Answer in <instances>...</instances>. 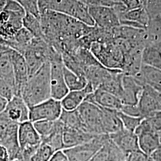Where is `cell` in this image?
<instances>
[{
  "instance_id": "cell-24",
  "label": "cell",
  "mask_w": 161,
  "mask_h": 161,
  "mask_svg": "<svg viewBox=\"0 0 161 161\" xmlns=\"http://www.w3.org/2000/svg\"><path fill=\"white\" fill-rule=\"evenodd\" d=\"M136 136L138 138L139 149L147 155H150L161 144L158 132L154 130L143 131Z\"/></svg>"
},
{
  "instance_id": "cell-42",
  "label": "cell",
  "mask_w": 161,
  "mask_h": 161,
  "mask_svg": "<svg viewBox=\"0 0 161 161\" xmlns=\"http://www.w3.org/2000/svg\"><path fill=\"white\" fill-rule=\"evenodd\" d=\"M115 1H119L127 8V12L132 9L136 8L143 6L140 0H114Z\"/></svg>"
},
{
  "instance_id": "cell-17",
  "label": "cell",
  "mask_w": 161,
  "mask_h": 161,
  "mask_svg": "<svg viewBox=\"0 0 161 161\" xmlns=\"http://www.w3.org/2000/svg\"><path fill=\"white\" fill-rule=\"evenodd\" d=\"M126 155L109 137L90 161H124Z\"/></svg>"
},
{
  "instance_id": "cell-18",
  "label": "cell",
  "mask_w": 161,
  "mask_h": 161,
  "mask_svg": "<svg viewBox=\"0 0 161 161\" xmlns=\"http://www.w3.org/2000/svg\"><path fill=\"white\" fill-rule=\"evenodd\" d=\"M97 136L80 130L65 127L63 133L64 149L86 143Z\"/></svg>"
},
{
  "instance_id": "cell-5",
  "label": "cell",
  "mask_w": 161,
  "mask_h": 161,
  "mask_svg": "<svg viewBox=\"0 0 161 161\" xmlns=\"http://www.w3.org/2000/svg\"><path fill=\"white\" fill-rule=\"evenodd\" d=\"M18 127L19 124L12 122L3 111L0 113V145L7 150L11 161L17 158L20 150Z\"/></svg>"
},
{
  "instance_id": "cell-46",
  "label": "cell",
  "mask_w": 161,
  "mask_h": 161,
  "mask_svg": "<svg viewBox=\"0 0 161 161\" xmlns=\"http://www.w3.org/2000/svg\"><path fill=\"white\" fill-rule=\"evenodd\" d=\"M7 102L4 98L0 97V113L5 108Z\"/></svg>"
},
{
  "instance_id": "cell-16",
  "label": "cell",
  "mask_w": 161,
  "mask_h": 161,
  "mask_svg": "<svg viewBox=\"0 0 161 161\" xmlns=\"http://www.w3.org/2000/svg\"><path fill=\"white\" fill-rule=\"evenodd\" d=\"M109 136L125 155L139 149L138 138L134 132L124 128L118 132L110 134Z\"/></svg>"
},
{
  "instance_id": "cell-7",
  "label": "cell",
  "mask_w": 161,
  "mask_h": 161,
  "mask_svg": "<svg viewBox=\"0 0 161 161\" xmlns=\"http://www.w3.org/2000/svg\"><path fill=\"white\" fill-rule=\"evenodd\" d=\"M109 137L108 134H99L86 143L63 151L70 161H90Z\"/></svg>"
},
{
  "instance_id": "cell-40",
  "label": "cell",
  "mask_w": 161,
  "mask_h": 161,
  "mask_svg": "<svg viewBox=\"0 0 161 161\" xmlns=\"http://www.w3.org/2000/svg\"><path fill=\"white\" fill-rule=\"evenodd\" d=\"M122 113L129 116L135 117H142L140 111L138 109L137 104L136 105H125L123 104L121 109L119 110Z\"/></svg>"
},
{
  "instance_id": "cell-47",
  "label": "cell",
  "mask_w": 161,
  "mask_h": 161,
  "mask_svg": "<svg viewBox=\"0 0 161 161\" xmlns=\"http://www.w3.org/2000/svg\"><path fill=\"white\" fill-rule=\"evenodd\" d=\"M158 135H159V140H160V143L161 144V131L158 132Z\"/></svg>"
},
{
  "instance_id": "cell-31",
  "label": "cell",
  "mask_w": 161,
  "mask_h": 161,
  "mask_svg": "<svg viewBox=\"0 0 161 161\" xmlns=\"http://www.w3.org/2000/svg\"><path fill=\"white\" fill-rule=\"evenodd\" d=\"M23 27L27 29L35 38H43L40 19L26 13L23 19Z\"/></svg>"
},
{
  "instance_id": "cell-10",
  "label": "cell",
  "mask_w": 161,
  "mask_h": 161,
  "mask_svg": "<svg viewBox=\"0 0 161 161\" xmlns=\"http://www.w3.org/2000/svg\"><path fill=\"white\" fill-rule=\"evenodd\" d=\"M50 64L51 97L61 101L69 92L64 80L63 60L54 61Z\"/></svg>"
},
{
  "instance_id": "cell-38",
  "label": "cell",
  "mask_w": 161,
  "mask_h": 161,
  "mask_svg": "<svg viewBox=\"0 0 161 161\" xmlns=\"http://www.w3.org/2000/svg\"><path fill=\"white\" fill-rule=\"evenodd\" d=\"M14 96L13 89L0 76V97L8 102Z\"/></svg>"
},
{
  "instance_id": "cell-34",
  "label": "cell",
  "mask_w": 161,
  "mask_h": 161,
  "mask_svg": "<svg viewBox=\"0 0 161 161\" xmlns=\"http://www.w3.org/2000/svg\"><path fill=\"white\" fill-rule=\"evenodd\" d=\"M56 121H40L33 122L36 130L40 136L41 140L47 138L54 131Z\"/></svg>"
},
{
  "instance_id": "cell-23",
  "label": "cell",
  "mask_w": 161,
  "mask_h": 161,
  "mask_svg": "<svg viewBox=\"0 0 161 161\" xmlns=\"http://www.w3.org/2000/svg\"><path fill=\"white\" fill-rule=\"evenodd\" d=\"M10 52L11 48L0 52V76L12 87L14 92L15 80Z\"/></svg>"
},
{
  "instance_id": "cell-37",
  "label": "cell",
  "mask_w": 161,
  "mask_h": 161,
  "mask_svg": "<svg viewBox=\"0 0 161 161\" xmlns=\"http://www.w3.org/2000/svg\"><path fill=\"white\" fill-rule=\"evenodd\" d=\"M149 122L152 128L156 131H161V110L153 112L144 118Z\"/></svg>"
},
{
  "instance_id": "cell-21",
  "label": "cell",
  "mask_w": 161,
  "mask_h": 161,
  "mask_svg": "<svg viewBox=\"0 0 161 161\" xmlns=\"http://www.w3.org/2000/svg\"><path fill=\"white\" fill-rule=\"evenodd\" d=\"M142 63L161 70V41L144 47L142 53Z\"/></svg>"
},
{
  "instance_id": "cell-36",
  "label": "cell",
  "mask_w": 161,
  "mask_h": 161,
  "mask_svg": "<svg viewBox=\"0 0 161 161\" xmlns=\"http://www.w3.org/2000/svg\"><path fill=\"white\" fill-rule=\"evenodd\" d=\"M145 8L150 20L161 15V0H147Z\"/></svg>"
},
{
  "instance_id": "cell-27",
  "label": "cell",
  "mask_w": 161,
  "mask_h": 161,
  "mask_svg": "<svg viewBox=\"0 0 161 161\" xmlns=\"http://www.w3.org/2000/svg\"><path fill=\"white\" fill-rule=\"evenodd\" d=\"M64 125L58 119L56 121V127L54 131L47 138L42 140V143L50 146L55 152L63 150L64 149L63 142V133L64 130Z\"/></svg>"
},
{
  "instance_id": "cell-43",
  "label": "cell",
  "mask_w": 161,
  "mask_h": 161,
  "mask_svg": "<svg viewBox=\"0 0 161 161\" xmlns=\"http://www.w3.org/2000/svg\"><path fill=\"white\" fill-rule=\"evenodd\" d=\"M48 161H70L63 150L56 151Z\"/></svg>"
},
{
  "instance_id": "cell-41",
  "label": "cell",
  "mask_w": 161,
  "mask_h": 161,
  "mask_svg": "<svg viewBox=\"0 0 161 161\" xmlns=\"http://www.w3.org/2000/svg\"><path fill=\"white\" fill-rule=\"evenodd\" d=\"M88 6H104L112 7L116 3L114 0H77Z\"/></svg>"
},
{
  "instance_id": "cell-8",
  "label": "cell",
  "mask_w": 161,
  "mask_h": 161,
  "mask_svg": "<svg viewBox=\"0 0 161 161\" xmlns=\"http://www.w3.org/2000/svg\"><path fill=\"white\" fill-rule=\"evenodd\" d=\"M63 108L60 101L50 98L29 108V121H55L59 119Z\"/></svg>"
},
{
  "instance_id": "cell-25",
  "label": "cell",
  "mask_w": 161,
  "mask_h": 161,
  "mask_svg": "<svg viewBox=\"0 0 161 161\" xmlns=\"http://www.w3.org/2000/svg\"><path fill=\"white\" fill-rule=\"evenodd\" d=\"M137 106L143 118L153 112L161 110V107L156 100L144 86L139 97Z\"/></svg>"
},
{
  "instance_id": "cell-32",
  "label": "cell",
  "mask_w": 161,
  "mask_h": 161,
  "mask_svg": "<svg viewBox=\"0 0 161 161\" xmlns=\"http://www.w3.org/2000/svg\"><path fill=\"white\" fill-rule=\"evenodd\" d=\"M147 32L148 44L155 43L161 41V15L150 20Z\"/></svg>"
},
{
  "instance_id": "cell-33",
  "label": "cell",
  "mask_w": 161,
  "mask_h": 161,
  "mask_svg": "<svg viewBox=\"0 0 161 161\" xmlns=\"http://www.w3.org/2000/svg\"><path fill=\"white\" fill-rule=\"evenodd\" d=\"M118 115L121 119L123 127L127 131L134 132L143 120L142 117H135L126 115L121 111H118Z\"/></svg>"
},
{
  "instance_id": "cell-9",
  "label": "cell",
  "mask_w": 161,
  "mask_h": 161,
  "mask_svg": "<svg viewBox=\"0 0 161 161\" xmlns=\"http://www.w3.org/2000/svg\"><path fill=\"white\" fill-rule=\"evenodd\" d=\"M88 10L94 26L104 29H112L121 26L119 18L112 7L91 6H88Z\"/></svg>"
},
{
  "instance_id": "cell-3",
  "label": "cell",
  "mask_w": 161,
  "mask_h": 161,
  "mask_svg": "<svg viewBox=\"0 0 161 161\" xmlns=\"http://www.w3.org/2000/svg\"><path fill=\"white\" fill-rule=\"evenodd\" d=\"M20 97L29 108L51 98L50 62L44 64L40 69L29 77Z\"/></svg>"
},
{
  "instance_id": "cell-14",
  "label": "cell",
  "mask_w": 161,
  "mask_h": 161,
  "mask_svg": "<svg viewBox=\"0 0 161 161\" xmlns=\"http://www.w3.org/2000/svg\"><path fill=\"white\" fill-rule=\"evenodd\" d=\"M17 136L20 149L38 147L42 143L40 136L31 121L19 124Z\"/></svg>"
},
{
  "instance_id": "cell-12",
  "label": "cell",
  "mask_w": 161,
  "mask_h": 161,
  "mask_svg": "<svg viewBox=\"0 0 161 161\" xmlns=\"http://www.w3.org/2000/svg\"><path fill=\"white\" fill-rule=\"evenodd\" d=\"M144 84L134 76L125 75L122 77L123 94L121 100L123 104L136 105L142 92Z\"/></svg>"
},
{
  "instance_id": "cell-44",
  "label": "cell",
  "mask_w": 161,
  "mask_h": 161,
  "mask_svg": "<svg viewBox=\"0 0 161 161\" xmlns=\"http://www.w3.org/2000/svg\"><path fill=\"white\" fill-rule=\"evenodd\" d=\"M153 161H161V144L150 155Z\"/></svg>"
},
{
  "instance_id": "cell-45",
  "label": "cell",
  "mask_w": 161,
  "mask_h": 161,
  "mask_svg": "<svg viewBox=\"0 0 161 161\" xmlns=\"http://www.w3.org/2000/svg\"><path fill=\"white\" fill-rule=\"evenodd\" d=\"M0 161H11L7 150L0 145Z\"/></svg>"
},
{
  "instance_id": "cell-6",
  "label": "cell",
  "mask_w": 161,
  "mask_h": 161,
  "mask_svg": "<svg viewBox=\"0 0 161 161\" xmlns=\"http://www.w3.org/2000/svg\"><path fill=\"white\" fill-rule=\"evenodd\" d=\"M77 110L86 132L95 135L104 134L102 124V110L100 106L92 102L84 101Z\"/></svg>"
},
{
  "instance_id": "cell-20",
  "label": "cell",
  "mask_w": 161,
  "mask_h": 161,
  "mask_svg": "<svg viewBox=\"0 0 161 161\" xmlns=\"http://www.w3.org/2000/svg\"><path fill=\"white\" fill-rule=\"evenodd\" d=\"M102 124L104 134L110 135L124 129L121 119L118 115V111L102 108Z\"/></svg>"
},
{
  "instance_id": "cell-11",
  "label": "cell",
  "mask_w": 161,
  "mask_h": 161,
  "mask_svg": "<svg viewBox=\"0 0 161 161\" xmlns=\"http://www.w3.org/2000/svg\"><path fill=\"white\" fill-rule=\"evenodd\" d=\"M11 58L15 80V96H20L29 79L28 70L25 58L20 53L11 48Z\"/></svg>"
},
{
  "instance_id": "cell-4",
  "label": "cell",
  "mask_w": 161,
  "mask_h": 161,
  "mask_svg": "<svg viewBox=\"0 0 161 161\" xmlns=\"http://www.w3.org/2000/svg\"><path fill=\"white\" fill-rule=\"evenodd\" d=\"M40 13L53 11L73 17L90 26L95 25L88 6L77 0H38Z\"/></svg>"
},
{
  "instance_id": "cell-2",
  "label": "cell",
  "mask_w": 161,
  "mask_h": 161,
  "mask_svg": "<svg viewBox=\"0 0 161 161\" xmlns=\"http://www.w3.org/2000/svg\"><path fill=\"white\" fill-rule=\"evenodd\" d=\"M89 50L104 67L122 71L125 56L131 47L127 41L116 38L107 42H92Z\"/></svg>"
},
{
  "instance_id": "cell-1",
  "label": "cell",
  "mask_w": 161,
  "mask_h": 161,
  "mask_svg": "<svg viewBox=\"0 0 161 161\" xmlns=\"http://www.w3.org/2000/svg\"><path fill=\"white\" fill-rule=\"evenodd\" d=\"M40 22L44 39L56 50L64 41L79 40L89 34L94 26H90L66 14L49 10L41 13Z\"/></svg>"
},
{
  "instance_id": "cell-35",
  "label": "cell",
  "mask_w": 161,
  "mask_h": 161,
  "mask_svg": "<svg viewBox=\"0 0 161 161\" xmlns=\"http://www.w3.org/2000/svg\"><path fill=\"white\" fill-rule=\"evenodd\" d=\"M56 152L48 144L41 143L34 154L32 156L31 161H48Z\"/></svg>"
},
{
  "instance_id": "cell-13",
  "label": "cell",
  "mask_w": 161,
  "mask_h": 161,
  "mask_svg": "<svg viewBox=\"0 0 161 161\" xmlns=\"http://www.w3.org/2000/svg\"><path fill=\"white\" fill-rule=\"evenodd\" d=\"M3 112L12 122L17 124L29 121V108L20 96H14L7 102Z\"/></svg>"
},
{
  "instance_id": "cell-26",
  "label": "cell",
  "mask_w": 161,
  "mask_h": 161,
  "mask_svg": "<svg viewBox=\"0 0 161 161\" xmlns=\"http://www.w3.org/2000/svg\"><path fill=\"white\" fill-rule=\"evenodd\" d=\"M119 23L122 20L130 21L143 26L147 31L150 22V17L144 6L132 9L118 16Z\"/></svg>"
},
{
  "instance_id": "cell-22",
  "label": "cell",
  "mask_w": 161,
  "mask_h": 161,
  "mask_svg": "<svg viewBox=\"0 0 161 161\" xmlns=\"http://www.w3.org/2000/svg\"><path fill=\"white\" fill-rule=\"evenodd\" d=\"M147 85L161 92V70L142 64L138 74L134 76Z\"/></svg>"
},
{
  "instance_id": "cell-15",
  "label": "cell",
  "mask_w": 161,
  "mask_h": 161,
  "mask_svg": "<svg viewBox=\"0 0 161 161\" xmlns=\"http://www.w3.org/2000/svg\"><path fill=\"white\" fill-rule=\"evenodd\" d=\"M84 101L92 102L103 108L115 110H120L123 106L119 98L100 88L88 94Z\"/></svg>"
},
{
  "instance_id": "cell-19",
  "label": "cell",
  "mask_w": 161,
  "mask_h": 161,
  "mask_svg": "<svg viewBox=\"0 0 161 161\" xmlns=\"http://www.w3.org/2000/svg\"><path fill=\"white\" fill-rule=\"evenodd\" d=\"M94 91L92 86L88 82L86 86L82 90L69 92L60 101L63 109L65 110L77 109L84 102L86 96Z\"/></svg>"
},
{
  "instance_id": "cell-28",
  "label": "cell",
  "mask_w": 161,
  "mask_h": 161,
  "mask_svg": "<svg viewBox=\"0 0 161 161\" xmlns=\"http://www.w3.org/2000/svg\"><path fill=\"white\" fill-rule=\"evenodd\" d=\"M123 75L124 73L122 70L116 72L98 88L115 95L121 100L124 91L122 86Z\"/></svg>"
},
{
  "instance_id": "cell-39",
  "label": "cell",
  "mask_w": 161,
  "mask_h": 161,
  "mask_svg": "<svg viewBox=\"0 0 161 161\" xmlns=\"http://www.w3.org/2000/svg\"><path fill=\"white\" fill-rule=\"evenodd\" d=\"M124 161H153L150 156L138 149L126 155Z\"/></svg>"
},
{
  "instance_id": "cell-30",
  "label": "cell",
  "mask_w": 161,
  "mask_h": 161,
  "mask_svg": "<svg viewBox=\"0 0 161 161\" xmlns=\"http://www.w3.org/2000/svg\"><path fill=\"white\" fill-rule=\"evenodd\" d=\"M59 120L64 124L65 127L84 131L77 109L74 110L63 109Z\"/></svg>"
},
{
  "instance_id": "cell-29",
  "label": "cell",
  "mask_w": 161,
  "mask_h": 161,
  "mask_svg": "<svg viewBox=\"0 0 161 161\" xmlns=\"http://www.w3.org/2000/svg\"><path fill=\"white\" fill-rule=\"evenodd\" d=\"M64 73L65 82L69 92L82 90L88 84V81L84 76L76 74L64 66Z\"/></svg>"
}]
</instances>
